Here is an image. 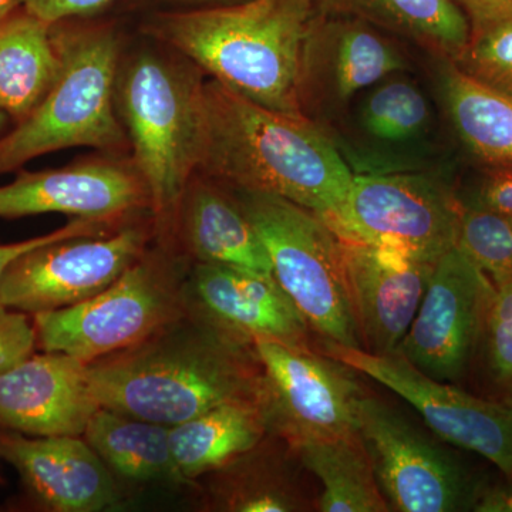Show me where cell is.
Returning <instances> with one entry per match:
<instances>
[{
    "instance_id": "52a82bcc",
    "label": "cell",
    "mask_w": 512,
    "mask_h": 512,
    "mask_svg": "<svg viewBox=\"0 0 512 512\" xmlns=\"http://www.w3.org/2000/svg\"><path fill=\"white\" fill-rule=\"evenodd\" d=\"M187 313L184 286L158 259L141 256L92 298L33 315L37 346L90 363L156 335Z\"/></svg>"
},
{
    "instance_id": "7a4b0ae2",
    "label": "cell",
    "mask_w": 512,
    "mask_h": 512,
    "mask_svg": "<svg viewBox=\"0 0 512 512\" xmlns=\"http://www.w3.org/2000/svg\"><path fill=\"white\" fill-rule=\"evenodd\" d=\"M198 171L235 190L266 192L332 214L353 173L332 137L305 114L259 106L212 79L204 83V146Z\"/></svg>"
},
{
    "instance_id": "f546056e",
    "label": "cell",
    "mask_w": 512,
    "mask_h": 512,
    "mask_svg": "<svg viewBox=\"0 0 512 512\" xmlns=\"http://www.w3.org/2000/svg\"><path fill=\"white\" fill-rule=\"evenodd\" d=\"M477 357L491 399L512 406V284H494Z\"/></svg>"
},
{
    "instance_id": "8992f818",
    "label": "cell",
    "mask_w": 512,
    "mask_h": 512,
    "mask_svg": "<svg viewBox=\"0 0 512 512\" xmlns=\"http://www.w3.org/2000/svg\"><path fill=\"white\" fill-rule=\"evenodd\" d=\"M272 275L318 340L362 348L350 308L340 238L319 214L266 192L237 190Z\"/></svg>"
},
{
    "instance_id": "9c48e42d",
    "label": "cell",
    "mask_w": 512,
    "mask_h": 512,
    "mask_svg": "<svg viewBox=\"0 0 512 512\" xmlns=\"http://www.w3.org/2000/svg\"><path fill=\"white\" fill-rule=\"evenodd\" d=\"M357 416V434L390 510L473 511L483 484L451 451L372 394H363Z\"/></svg>"
},
{
    "instance_id": "8fae6325",
    "label": "cell",
    "mask_w": 512,
    "mask_h": 512,
    "mask_svg": "<svg viewBox=\"0 0 512 512\" xmlns=\"http://www.w3.org/2000/svg\"><path fill=\"white\" fill-rule=\"evenodd\" d=\"M269 433L289 446L357 434L362 386L345 363L318 348L254 340Z\"/></svg>"
},
{
    "instance_id": "ab89813d",
    "label": "cell",
    "mask_w": 512,
    "mask_h": 512,
    "mask_svg": "<svg viewBox=\"0 0 512 512\" xmlns=\"http://www.w3.org/2000/svg\"><path fill=\"white\" fill-rule=\"evenodd\" d=\"M9 117L0 110V133H2L3 128H5L6 124H8Z\"/></svg>"
},
{
    "instance_id": "7402d4cb",
    "label": "cell",
    "mask_w": 512,
    "mask_h": 512,
    "mask_svg": "<svg viewBox=\"0 0 512 512\" xmlns=\"http://www.w3.org/2000/svg\"><path fill=\"white\" fill-rule=\"evenodd\" d=\"M269 434L265 404L229 402L170 427L175 466L185 483L215 473Z\"/></svg>"
},
{
    "instance_id": "3957f363",
    "label": "cell",
    "mask_w": 512,
    "mask_h": 512,
    "mask_svg": "<svg viewBox=\"0 0 512 512\" xmlns=\"http://www.w3.org/2000/svg\"><path fill=\"white\" fill-rule=\"evenodd\" d=\"M315 15L313 0H242L158 12L148 29L239 96L305 114L303 70Z\"/></svg>"
},
{
    "instance_id": "83f0119b",
    "label": "cell",
    "mask_w": 512,
    "mask_h": 512,
    "mask_svg": "<svg viewBox=\"0 0 512 512\" xmlns=\"http://www.w3.org/2000/svg\"><path fill=\"white\" fill-rule=\"evenodd\" d=\"M319 481L316 511L390 512L359 434L291 446Z\"/></svg>"
},
{
    "instance_id": "4dcf8cb0",
    "label": "cell",
    "mask_w": 512,
    "mask_h": 512,
    "mask_svg": "<svg viewBox=\"0 0 512 512\" xmlns=\"http://www.w3.org/2000/svg\"><path fill=\"white\" fill-rule=\"evenodd\" d=\"M453 62L478 82L512 97V20L471 36Z\"/></svg>"
},
{
    "instance_id": "f35d334b",
    "label": "cell",
    "mask_w": 512,
    "mask_h": 512,
    "mask_svg": "<svg viewBox=\"0 0 512 512\" xmlns=\"http://www.w3.org/2000/svg\"><path fill=\"white\" fill-rule=\"evenodd\" d=\"M25 0H0V18L9 15L13 10L22 8Z\"/></svg>"
},
{
    "instance_id": "d6a6232c",
    "label": "cell",
    "mask_w": 512,
    "mask_h": 512,
    "mask_svg": "<svg viewBox=\"0 0 512 512\" xmlns=\"http://www.w3.org/2000/svg\"><path fill=\"white\" fill-rule=\"evenodd\" d=\"M110 222L114 221L99 220V218H74L69 224L57 228L49 234L25 239V241L13 242V244L0 245V279H2L9 265L26 252L32 251L40 245L63 241V239L103 235L106 229L109 228Z\"/></svg>"
},
{
    "instance_id": "44dd1931",
    "label": "cell",
    "mask_w": 512,
    "mask_h": 512,
    "mask_svg": "<svg viewBox=\"0 0 512 512\" xmlns=\"http://www.w3.org/2000/svg\"><path fill=\"white\" fill-rule=\"evenodd\" d=\"M183 204L185 239L198 261L272 275L264 244L235 198L211 184H190Z\"/></svg>"
},
{
    "instance_id": "7c38bea8",
    "label": "cell",
    "mask_w": 512,
    "mask_h": 512,
    "mask_svg": "<svg viewBox=\"0 0 512 512\" xmlns=\"http://www.w3.org/2000/svg\"><path fill=\"white\" fill-rule=\"evenodd\" d=\"M494 284L457 247L434 264L397 353L421 372L456 383L477 360Z\"/></svg>"
},
{
    "instance_id": "e575fe53",
    "label": "cell",
    "mask_w": 512,
    "mask_h": 512,
    "mask_svg": "<svg viewBox=\"0 0 512 512\" xmlns=\"http://www.w3.org/2000/svg\"><path fill=\"white\" fill-rule=\"evenodd\" d=\"M461 201L512 215V167H495L473 195Z\"/></svg>"
},
{
    "instance_id": "4316f807",
    "label": "cell",
    "mask_w": 512,
    "mask_h": 512,
    "mask_svg": "<svg viewBox=\"0 0 512 512\" xmlns=\"http://www.w3.org/2000/svg\"><path fill=\"white\" fill-rule=\"evenodd\" d=\"M83 437L116 476L136 483H185L175 466L170 427L99 407Z\"/></svg>"
},
{
    "instance_id": "2e32d148",
    "label": "cell",
    "mask_w": 512,
    "mask_h": 512,
    "mask_svg": "<svg viewBox=\"0 0 512 512\" xmlns=\"http://www.w3.org/2000/svg\"><path fill=\"white\" fill-rule=\"evenodd\" d=\"M340 244L362 349L396 352L419 311L434 264L365 242L340 238Z\"/></svg>"
},
{
    "instance_id": "8d00e7d4",
    "label": "cell",
    "mask_w": 512,
    "mask_h": 512,
    "mask_svg": "<svg viewBox=\"0 0 512 512\" xmlns=\"http://www.w3.org/2000/svg\"><path fill=\"white\" fill-rule=\"evenodd\" d=\"M473 511L512 512V484L481 485Z\"/></svg>"
},
{
    "instance_id": "484cf974",
    "label": "cell",
    "mask_w": 512,
    "mask_h": 512,
    "mask_svg": "<svg viewBox=\"0 0 512 512\" xmlns=\"http://www.w3.org/2000/svg\"><path fill=\"white\" fill-rule=\"evenodd\" d=\"M439 89L451 126L464 146L494 167H512V97L440 57Z\"/></svg>"
},
{
    "instance_id": "cb8c5ba5",
    "label": "cell",
    "mask_w": 512,
    "mask_h": 512,
    "mask_svg": "<svg viewBox=\"0 0 512 512\" xmlns=\"http://www.w3.org/2000/svg\"><path fill=\"white\" fill-rule=\"evenodd\" d=\"M322 15L350 16L454 60L471 39L470 23L454 0H313Z\"/></svg>"
},
{
    "instance_id": "ba28073f",
    "label": "cell",
    "mask_w": 512,
    "mask_h": 512,
    "mask_svg": "<svg viewBox=\"0 0 512 512\" xmlns=\"http://www.w3.org/2000/svg\"><path fill=\"white\" fill-rule=\"evenodd\" d=\"M461 200L436 171L353 174L338 210L323 218L340 238L396 249L427 264L456 247Z\"/></svg>"
},
{
    "instance_id": "277c9868",
    "label": "cell",
    "mask_w": 512,
    "mask_h": 512,
    "mask_svg": "<svg viewBox=\"0 0 512 512\" xmlns=\"http://www.w3.org/2000/svg\"><path fill=\"white\" fill-rule=\"evenodd\" d=\"M60 56L55 83L26 119L0 136V175L70 147L119 150L126 128L116 113L120 42L110 25H52Z\"/></svg>"
},
{
    "instance_id": "ac0fdd59",
    "label": "cell",
    "mask_w": 512,
    "mask_h": 512,
    "mask_svg": "<svg viewBox=\"0 0 512 512\" xmlns=\"http://www.w3.org/2000/svg\"><path fill=\"white\" fill-rule=\"evenodd\" d=\"M187 311L251 340L316 348L312 330L274 275L198 264L184 285Z\"/></svg>"
},
{
    "instance_id": "f1b7e54d",
    "label": "cell",
    "mask_w": 512,
    "mask_h": 512,
    "mask_svg": "<svg viewBox=\"0 0 512 512\" xmlns=\"http://www.w3.org/2000/svg\"><path fill=\"white\" fill-rule=\"evenodd\" d=\"M456 247L493 284H512L511 214L461 201Z\"/></svg>"
},
{
    "instance_id": "30bf717a",
    "label": "cell",
    "mask_w": 512,
    "mask_h": 512,
    "mask_svg": "<svg viewBox=\"0 0 512 512\" xmlns=\"http://www.w3.org/2000/svg\"><path fill=\"white\" fill-rule=\"evenodd\" d=\"M316 348L392 390L420 413L441 441L484 457L512 481L510 404L433 379L397 352L377 355L329 340H318Z\"/></svg>"
},
{
    "instance_id": "d6986e66",
    "label": "cell",
    "mask_w": 512,
    "mask_h": 512,
    "mask_svg": "<svg viewBox=\"0 0 512 512\" xmlns=\"http://www.w3.org/2000/svg\"><path fill=\"white\" fill-rule=\"evenodd\" d=\"M87 363L59 352L32 353L0 373V427L26 436H83L99 409Z\"/></svg>"
},
{
    "instance_id": "836d02e7",
    "label": "cell",
    "mask_w": 512,
    "mask_h": 512,
    "mask_svg": "<svg viewBox=\"0 0 512 512\" xmlns=\"http://www.w3.org/2000/svg\"><path fill=\"white\" fill-rule=\"evenodd\" d=\"M116 0H25L23 6L40 19L55 25L66 20L89 19Z\"/></svg>"
},
{
    "instance_id": "5bb4252c",
    "label": "cell",
    "mask_w": 512,
    "mask_h": 512,
    "mask_svg": "<svg viewBox=\"0 0 512 512\" xmlns=\"http://www.w3.org/2000/svg\"><path fill=\"white\" fill-rule=\"evenodd\" d=\"M409 69L400 46L365 20L316 12L303 70L305 107L342 111L370 87Z\"/></svg>"
},
{
    "instance_id": "4fadbf2b",
    "label": "cell",
    "mask_w": 512,
    "mask_h": 512,
    "mask_svg": "<svg viewBox=\"0 0 512 512\" xmlns=\"http://www.w3.org/2000/svg\"><path fill=\"white\" fill-rule=\"evenodd\" d=\"M146 245V231L137 227L40 245L6 269L0 303L32 315L77 305L116 282L146 254Z\"/></svg>"
},
{
    "instance_id": "1f68e13d",
    "label": "cell",
    "mask_w": 512,
    "mask_h": 512,
    "mask_svg": "<svg viewBox=\"0 0 512 512\" xmlns=\"http://www.w3.org/2000/svg\"><path fill=\"white\" fill-rule=\"evenodd\" d=\"M36 330L28 315L0 303V373L35 352Z\"/></svg>"
},
{
    "instance_id": "ffe728a7",
    "label": "cell",
    "mask_w": 512,
    "mask_h": 512,
    "mask_svg": "<svg viewBox=\"0 0 512 512\" xmlns=\"http://www.w3.org/2000/svg\"><path fill=\"white\" fill-rule=\"evenodd\" d=\"M83 436L0 434V456L33 497L56 512H97L120 500L113 474Z\"/></svg>"
},
{
    "instance_id": "9a60e30c",
    "label": "cell",
    "mask_w": 512,
    "mask_h": 512,
    "mask_svg": "<svg viewBox=\"0 0 512 512\" xmlns=\"http://www.w3.org/2000/svg\"><path fill=\"white\" fill-rule=\"evenodd\" d=\"M353 140L336 144L353 174L431 170L436 116L419 84L402 73L387 77L357 97Z\"/></svg>"
},
{
    "instance_id": "6da1fadb",
    "label": "cell",
    "mask_w": 512,
    "mask_h": 512,
    "mask_svg": "<svg viewBox=\"0 0 512 512\" xmlns=\"http://www.w3.org/2000/svg\"><path fill=\"white\" fill-rule=\"evenodd\" d=\"M87 372L100 407L167 427L224 403L265 404L254 342L188 311Z\"/></svg>"
},
{
    "instance_id": "e0dca14e",
    "label": "cell",
    "mask_w": 512,
    "mask_h": 512,
    "mask_svg": "<svg viewBox=\"0 0 512 512\" xmlns=\"http://www.w3.org/2000/svg\"><path fill=\"white\" fill-rule=\"evenodd\" d=\"M151 207L143 178L134 165L89 160L55 170L20 171L0 187V218L66 214L117 221L128 212Z\"/></svg>"
},
{
    "instance_id": "d4e9b609",
    "label": "cell",
    "mask_w": 512,
    "mask_h": 512,
    "mask_svg": "<svg viewBox=\"0 0 512 512\" xmlns=\"http://www.w3.org/2000/svg\"><path fill=\"white\" fill-rule=\"evenodd\" d=\"M265 439L228 466L215 471L220 473L214 490L218 510L316 511L318 497H313L306 490L292 466L291 461L296 458L293 448L288 444L285 451H279L276 447H269Z\"/></svg>"
},
{
    "instance_id": "d590c367",
    "label": "cell",
    "mask_w": 512,
    "mask_h": 512,
    "mask_svg": "<svg viewBox=\"0 0 512 512\" xmlns=\"http://www.w3.org/2000/svg\"><path fill=\"white\" fill-rule=\"evenodd\" d=\"M470 23L471 36L512 20V0H454Z\"/></svg>"
},
{
    "instance_id": "74e56055",
    "label": "cell",
    "mask_w": 512,
    "mask_h": 512,
    "mask_svg": "<svg viewBox=\"0 0 512 512\" xmlns=\"http://www.w3.org/2000/svg\"><path fill=\"white\" fill-rule=\"evenodd\" d=\"M151 2L164 3V5L185 6V8H205V6L229 5V3L242 2V0H151Z\"/></svg>"
},
{
    "instance_id": "603a6c76",
    "label": "cell",
    "mask_w": 512,
    "mask_h": 512,
    "mask_svg": "<svg viewBox=\"0 0 512 512\" xmlns=\"http://www.w3.org/2000/svg\"><path fill=\"white\" fill-rule=\"evenodd\" d=\"M60 56L52 25L25 6L0 18V110L19 123L55 83Z\"/></svg>"
},
{
    "instance_id": "5b68a950",
    "label": "cell",
    "mask_w": 512,
    "mask_h": 512,
    "mask_svg": "<svg viewBox=\"0 0 512 512\" xmlns=\"http://www.w3.org/2000/svg\"><path fill=\"white\" fill-rule=\"evenodd\" d=\"M116 104L151 208L168 220L183 204L204 146V82L156 53L119 69Z\"/></svg>"
}]
</instances>
